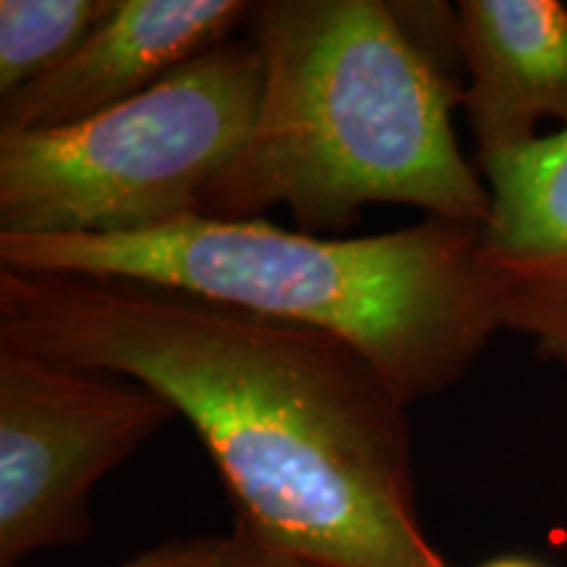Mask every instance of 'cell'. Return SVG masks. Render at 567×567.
Returning <instances> with one entry per match:
<instances>
[{"instance_id": "6da1fadb", "label": "cell", "mask_w": 567, "mask_h": 567, "mask_svg": "<svg viewBox=\"0 0 567 567\" xmlns=\"http://www.w3.org/2000/svg\"><path fill=\"white\" fill-rule=\"evenodd\" d=\"M0 339L151 386L271 547L326 567H450L415 507L410 402L326 331L118 276L0 268Z\"/></svg>"}, {"instance_id": "5b68a950", "label": "cell", "mask_w": 567, "mask_h": 567, "mask_svg": "<svg viewBox=\"0 0 567 567\" xmlns=\"http://www.w3.org/2000/svg\"><path fill=\"white\" fill-rule=\"evenodd\" d=\"M174 415L140 381L0 339V567L80 544L97 481Z\"/></svg>"}, {"instance_id": "52a82bcc", "label": "cell", "mask_w": 567, "mask_h": 567, "mask_svg": "<svg viewBox=\"0 0 567 567\" xmlns=\"http://www.w3.org/2000/svg\"><path fill=\"white\" fill-rule=\"evenodd\" d=\"M481 168L492 205L478 260L502 329L567 363V124Z\"/></svg>"}, {"instance_id": "30bf717a", "label": "cell", "mask_w": 567, "mask_h": 567, "mask_svg": "<svg viewBox=\"0 0 567 567\" xmlns=\"http://www.w3.org/2000/svg\"><path fill=\"white\" fill-rule=\"evenodd\" d=\"M218 567H326L310 559H302L289 551H281L258 538L252 530L245 526H234L229 536L221 542V557H218Z\"/></svg>"}, {"instance_id": "7c38bea8", "label": "cell", "mask_w": 567, "mask_h": 567, "mask_svg": "<svg viewBox=\"0 0 567 567\" xmlns=\"http://www.w3.org/2000/svg\"><path fill=\"white\" fill-rule=\"evenodd\" d=\"M481 567H544L538 559H530V557H496V559H488V563H484Z\"/></svg>"}, {"instance_id": "8fae6325", "label": "cell", "mask_w": 567, "mask_h": 567, "mask_svg": "<svg viewBox=\"0 0 567 567\" xmlns=\"http://www.w3.org/2000/svg\"><path fill=\"white\" fill-rule=\"evenodd\" d=\"M224 538H176L118 567H218Z\"/></svg>"}, {"instance_id": "3957f363", "label": "cell", "mask_w": 567, "mask_h": 567, "mask_svg": "<svg viewBox=\"0 0 567 567\" xmlns=\"http://www.w3.org/2000/svg\"><path fill=\"white\" fill-rule=\"evenodd\" d=\"M481 224L429 216L358 239L189 216L132 234H0V268L151 281L350 342L408 402L450 389L499 316L478 260Z\"/></svg>"}, {"instance_id": "9c48e42d", "label": "cell", "mask_w": 567, "mask_h": 567, "mask_svg": "<svg viewBox=\"0 0 567 567\" xmlns=\"http://www.w3.org/2000/svg\"><path fill=\"white\" fill-rule=\"evenodd\" d=\"M113 0H0V101L61 66Z\"/></svg>"}, {"instance_id": "277c9868", "label": "cell", "mask_w": 567, "mask_h": 567, "mask_svg": "<svg viewBox=\"0 0 567 567\" xmlns=\"http://www.w3.org/2000/svg\"><path fill=\"white\" fill-rule=\"evenodd\" d=\"M255 42H224L80 124L0 132V234H132L203 216L252 137Z\"/></svg>"}, {"instance_id": "7a4b0ae2", "label": "cell", "mask_w": 567, "mask_h": 567, "mask_svg": "<svg viewBox=\"0 0 567 567\" xmlns=\"http://www.w3.org/2000/svg\"><path fill=\"white\" fill-rule=\"evenodd\" d=\"M250 19L264 55L258 122L203 216L250 221L287 205L305 229H344L365 205L396 203L486 221L488 187L452 126L463 92L394 6L266 0Z\"/></svg>"}, {"instance_id": "8992f818", "label": "cell", "mask_w": 567, "mask_h": 567, "mask_svg": "<svg viewBox=\"0 0 567 567\" xmlns=\"http://www.w3.org/2000/svg\"><path fill=\"white\" fill-rule=\"evenodd\" d=\"M252 17L239 0H113V9L61 66L0 101V132L80 124L132 101L197 55L229 42Z\"/></svg>"}, {"instance_id": "ba28073f", "label": "cell", "mask_w": 567, "mask_h": 567, "mask_svg": "<svg viewBox=\"0 0 567 567\" xmlns=\"http://www.w3.org/2000/svg\"><path fill=\"white\" fill-rule=\"evenodd\" d=\"M455 45L467 71V126L478 163L567 124V9L559 0H463Z\"/></svg>"}]
</instances>
